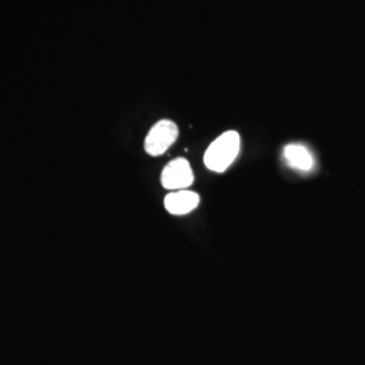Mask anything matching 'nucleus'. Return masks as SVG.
Listing matches in <instances>:
<instances>
[{"label": "nucleus", "instance_id": "obj_4", "mask_svg": "<svg viewBox=\"0 0 365 365\" xmlns=\"http://www.w3.org/2000/svg\"><path fill=\"white\" fill-rule=\"evenodd\" d=\"M200 197L192 191L188 190H180V191H172L170 194L165 196L164 206L167 211L172 215H184L199 206Z\"/></svg>", "mask_w": 365, "mask_h": 365}, {"label": "nucleus", "instance_id": "obj_1", "mask_svg": "<svg viewBox=\"0 0 365 365\" xmlns=\"http://www.w3.org/2000/svg\"><path fill=\"white\" fill-rule=\"evenodd\" d=\"M240 134L235 130L225 131L207 148L203 158L205 165L212 172L222 173L235 163V158L240 155Z\"/></svg>", "mask_w": 365, "mask_h": 365}, {"label": "nucleus", "instance_id": "obj_5", "mask_svg": "<svg viewBox=\"0 0 365 365\" xmlns=\"http://www.w3.org/2000/svg\"><path fill=\"white\" fill-rule=\"evenodd\" d=\"M283 156L291 168L300 170V172H310V170H313L314 165H315L313 153L304 145H287L283 150Z\"/></svg>", "mask_w": 365, "mask_h": 365}, {"label": "nucleus", "instance_id": "obj_3", "mask_svg": "<svg viewBox=\"0 0 365 365\" xmlns=\"http://www.w3.org/2000/svg\"><path fill=\"white\" fill-rule=\"evenodd\" d=\"M194 182V172L190 163L179 157L170 161L161 172V184L165 190L180 191L187 190Z\"/></svg>", "mask_w": 365, "mask_h": 365}, {"label": "nucleus", "instance_id": "obj_2", "mask_svg": "<svg viewBox=\"0 0 365 365\" xmlns=\"http://www.w3.org/2000/svg\"><path fill=\"white\" fill-rule=\"evenodd\" d=\"M179 137V128L170 119H161L148 133L145 138V152L149 156L164 155Z\"/></svg>", "mask_w": 365, "mask_h": 365}]
</instances>
